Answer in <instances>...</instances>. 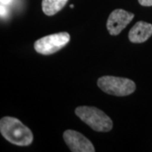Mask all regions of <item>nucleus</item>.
Segmentation results:
<instances>
[{
  "label": "nucleus",
  "mask_w": 152,
  "mask_h": 152,
  "mask_svg": "<svg viewBox=\"0 0 152 152\" xmlns=\"http://www.w3.org/2000/svg\"><path fill=\"white\" fill-rule=\"evenodd\" d=\"M0 132L6 140L19 146H27L33 141L32 132L15 118H2L0 120Z\"/></svg>",
  "instance_id": "nucleus-1"
},
{
  "label": "nucleus",
  "mask_w": 152,
  "mask_h": 152,
  "mask_svg": "<svg viewBox=\"0 0 152 152\" xmlns=\"http://www.w3.org/2000/svg\"><path fill=\"white\" fill-rule=\"evenodd\" d=\"M75 114L93 130L108 132L113 129L112 119L102 110L95 107H78L75 109Z\"/></svg>",
  "instance_id": "nucleus-2"
},
{
  "label": "nucleus",
  "mask_w": 152,
  "mask_h": 152,
  "mask_svg": "<svg viewBox=\"0 0 152 152\" xmlns=\"http://www.w3.org/2000/svg\"><path fill=\"white\" fill-rule=\"evenodd\" d=\"M97 86L105 93L116 96H129L136 90L135 83L133 80L115 76L107 75L99 78Z\"/></svg>",
  "instance_id": "nucleus-3"
},
{
  "label": "nucleus",
  "mask_w": 152,
  "mask_h": 152,
  "mask_svg": "<svg viewBox=\"0 0 152 152\" xmlns=\"http://www.w3.org/2000/svg\"><path fill=\"white\" fill-rule=\"evenodd\" d=\"M69 41L70 36L68 32L55 33L38 39L34 43V48L40 54H53L64 48Z\"/></svg>",
  "instance_id": "nucleus-4"
},
{
  "label": "nucleus",
  "mask_w": 152,
  "mask_h": 152,
  "mask_svg": "<svg viewBox=\"0 0 152 152\" xmlns=\"http://www.w3.org/2000/svg\"><path fill=\"white\" fill-rule=\"evenodd\" d=\"M134 15L128 11L118 9L109 15L107 22V31L112 36H118L134 19Z\"/></svg>",
  "instance_id": "nucleus-5"
},
{
  "label": "nucleus",
  "mask_w": 152,
  "mask_h": 152,
  "mask_svg": "<svg viewBox=\"0 0 152 152\" xmlns=\"http://www.w3.org/2000/svg\"><path fill=\"white\" fill-rule=\"evenodd\" d=\"M64 140L73 152H94L95 147L86 137L80 132L68 129L64 133Z\"/></svg>",
  "instance_id": "nucleus-6"
},
{
  "label": "nucleus",
  "mask_w": 152,
  "mask_h": 152,
  "mask_svg": "<svg viewBox=\"0 0 152 152\" xmlns=\"http://www.w3.org/2000/svg\"><path fill=\"white\" fill-rule=\"evenodd\" d=\"M152 36V25L145 21H139L131 28L129 39L133 43H142Z\"/></svg>",
  "instance_id": "nucleus-7"
},
{
  "label": "nucleus",
  "mask_w": 152,
  "mask_h": 152,
  "mask_svg": "<svg viewBox=\"0 0 152 152\" xmlns=\"http://www.w3.org/2000/svg\"><path fill=\"white\" fill-rule=\"evenodd\" d=\"M68 1L69 0H42V11L48 16L54 15L61 10H63Z\"/></svg>",
  "instance_id": "nucleus-8"
},
{
  "label": "nucleus",
  "mask_w": 152,
  "mask_h": 152,
  "mask_svg": "<svg viewBox=\"0 0 152 152\" xmlns=\"http://www.w3.org/2000/svg\"><path fill=\"white\" fill-rule=\"evenodd\" d=\"M140 4L142 6H145V7H149V6H152V0H138Z\"/></svg>",
  "instance_id": "nucleus-9"
},
{
  "label": "nucleus",
  "mask_w": 152,
  "mask_h": 152,
  "mask_svg": "<svg viewBox=\"0 0 152 152\" xmlns=\"http://www.w3.org/2000/svg\"><path fill=\"white\" fill-rule=\"evenodd\" d=\"M8 15V10L6 5H3L1 4V17H5Z\"/></svg>",
  "instance_id": "nucleus-10"
},
{
  "label": "nucleus",
  "mask_w": 152,
  "mask_h": 152,
  "mask_svg": "<svg viewBox=\"0 0 152 152\" xmlns=\"http://www.w3.org/2000/svg\"><path fill=\"white\" fill-rule=\"evenodd\" d=\"M11 0H1V4L3 5H8L10 4Z\"/></svg>",
  "instance_id": "nucleus-11"
},
{
  "label": "nucleus",
  "mask_w": 152,
  "mask_h": 152,
  "mask_svg": "<svg viewBox=\"0 0 152 152\" xmlns=\"http://www.w3.org/2000/svg\"><path fill=\"white\" fill-rule=\"evenodd\" d=\"M74 7H75V6H74V4H72V5H70V8H72V9H73Z\"/></svg>",
  "instance_id": "nucleus-12"
}]
</instances>
